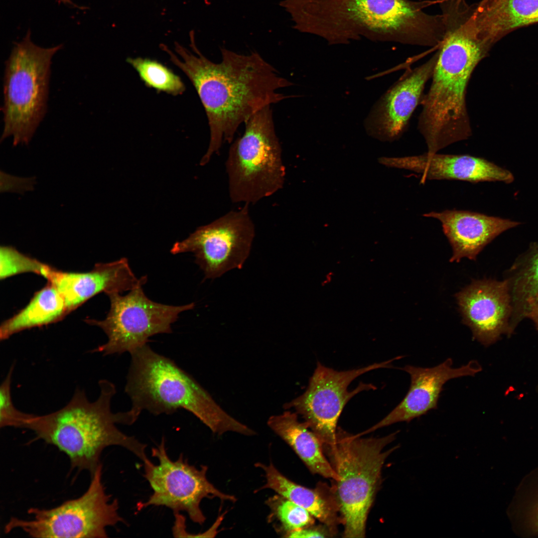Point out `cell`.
Returning <instances> with one entry per match:
<instances>
[{
	"instance_id": "1",
	"label": "cell",
	"mask_w": 538,
	"mask_h": 538,
	"mask_svg": "<svg viewBox=\"0 0 538 538\" xmlns=\"http://www.w3.org/2000/svg\"><path fill=\"white\" fill-rule=\"evenodd\" d=\"M161 48L191 82L205 110L210 141L201 165L224 142H232L239 127L254 114L290 97L278 90L292 83L256 52L242 55L222 48V61L216 63L198 50L196 56L177 43L175 49L180 58L165 45Z\"/></svg>"
},
{
	"instance_id": "2",
	"label": "cell",
	"mask_w": 538,
	"mask_h": 538,
	"mask_svg": "<svg viewBox=\"0 0 538 538\" xmlns=\"http://www.w3.org/2000/svg\"><path fill=\"white\" fill-rule=\"evenodd\" d=\"M440 6L444 34L417 122L429 153L472 135L468 85L476 66L492 48L479 36L473 7L466 0H446Z\"/></svg>"
},
{
	"instance_id": "3",
	"label": "cell",
	"mask_w": 538,
	"mask_h": 538,
	"mask_svg": "<svg viewBox=\"0 0 538 538\" xmlns=\"http://www.w3.org/2000/svg\"><path fill=\"white\" fill-rule=\"evenodd\" d=\"M432 1L410 0H283L293 28L329 45L362 37L376 42L435 47L443 33L440 14L423 9Z\"/></svg>"
},
{
	"instance_id": "4",
	"label": "cell",
	"mask_w": 538,
	"mask_h": 538,
	"mask_svg": "<svg viewBox=\"0 0 538 538\" xmlns=\"http://www.w3.org/2000/svg\"><path fill=\"white\" fill-rule=\"evenodd\" d=\"M99 385L100 393L95 401L90 402L84 391L77 389L65 406L47 414H32L23 427L32 430L36 438L64 453L71 467L87 470L91 475L101 464L102 452L109 446L122 447L142 462L149 459L146 445L116 426L134 422L127 411L114 413L111 410V401L116 393L114 384L101 380Z\"/></svg>"
},
{
	"instance_id": "5",
	"label": "cell",
	"mask_w": 538,
	"mask_h": 538,
	"mask_svg": "<svg viewBox=\"0 0 538 538\" xmlns=\"http://www.w3.org/2000/svg\"><path fill=\"white\" fill-rule=\"evenodd\" d=\"M130 353L131 361L125 391L132 402L128 411L135 422L143 410L157 415L172 414L182 408L194 415L214 433L255 434L224 410L172 359L155 352L147 344Z\"/></svg>"
},
{
	"instance_id": "6",
	"label": "cell",
	"mask_w": 538,
	"mask_h": 538,
	"mask_svg": "<svg viewBox=\"0 0 538 538\" xmlns=\"http://www.w3.org/2000/svg\"><path fill=\"white\" fill-rule=\"evenodd\" d=\"M399 431L382 437L362 438L337 428L334 443L323 446L339 476L336 493L344 525V537L364 538L368 515L381 479L383 466L398 445L385 449Z\"/></svg>"
},
{
	"instance_id": "7",
	"label": "cell",
	"mask_w": 538,
	"mask_h": 538,
	"mask_svg": "<svg viewBox=\"0 0 538 538\" xmlns=\"http://www.w3.org/2000/svg\"><path fill=\"white\" fill-rule=\"evenodd\" d=\"M62 47L38 46L30 29L14 44L5 62L1 141L11 136L16 146L31 140L47 111L52 59Z\"/></svg>"
},
{
	"instance_id": "8",
	"label": "cell",
	"mask_w": 538,
	"mask_h": 538,
	"mask_svg": "<svg viewBox=\"0 0 538 538\" xmlns=\"http://www.w3.org/2000/svg\"><path fill=\"white\" fill-rule=\"evenodd\" d=\"M245 124L244 134L230 147L225 168L231 201L250 205L282 189L286 172L270 105Z\"/></svg>"
},
{
	"instance_id": "9",
	"label": "cell",
	"mask_w": 538,
	"mask_h": 538,
	"mask_svg": "<svg viewBox=\"0 0 538 538\" xmlns=\"http://www.w3.org/2000/svg\"><path fill=\"white\" fill-rule=\"evenodd\" d=\"M119 509L118 500L106 492L101 464L81 496L51 509L31 507L30 519L12 517L4 531L20 530L32 538H107L108 527L125 523Z\"/></svg>"
},
{
	"instance_id": "10",
	"label": "cell",
	"mask_w": 538,
	"mask_h": 538,
	"mask_svg": "<svg viewBox=\"0 0 538 538\" xmlns=\"http://www.w3.org/2000/svg\"><path fill=\"white\" fill-rule=\"evenodd\" d=\"M108 296L110 309L107 317L103 320H87L107 336V342L92 351L104 356L130 353L147 344L153 335L171 333V325L179 314L195 307L193 302L175 306L153 301L146 296L142 285L124 296L118 293Z\"/></svg>"
},
{
	"instance_id": "11",
	"label": "cell",
	"mask_w": 538,
	"mask_h": 538,
	"mask_svg": "<svg viewBox=\"0 0 538 538\" xmlns=\"http://www.w3.org/2000/svg\"><path fill=\"white\" fill-rule=\"evenodd\" d=\"M151 455L158 460L154 464L149 459L143 462V477L148 482L152 493L144 502L137 504L138 511L151 506H164L173 513L186 512L194 523L203 524L206 517L200 508L204 498L215 497L222 501L235 502L233 495L221 492L207 479L208 467L198 469L190 465L181 454L176 460L169 457L164 437L151 449Z\"/></svg>"
},
{
	"instance_id": "12",
	"label": "cell",
	"mask_w": 538,
	"mask_h": 538,
	"mask_svg": "<svg viewBox=\"0 0 538 538\" xmlns=\"http://www.w3.org/2000/svg\"><path fill=\"white\" fill-rule=\"evenodd\" d=\"M249 204L232 210L201 226L170 250L176 255L192 253L204 279H215L233 269H240L248 258L255 236Z\"/></svg>"
},
{
	"instance_id": "13",
	"label": "cell",
	"mask_w": 538,
	"mask_h": 538,
	"mask_svg": "<svg viewBox=\"0 0 538 538\" xmlns=\"http://www.w3.org/2000/svg\"><path fill=\"white\" fill-rule=\"evenodd\" d=\"M395 358L363 368L338 371L317 362L305 391L300 396L285 403V409H293L300 414L309 427L319 437L324 446L332 445L336 439L337 424L348 401L357 394L375 390L372 384L361 382L354 390L348 387L356 378L370 371L391 368Z\"/></svg>"
},
{
	"instance_id": "14",
	"label": "cell",
	"mask_w": 538,
	"mask_h": 538,
	"mask_svg": "<svg viewBox=\"0 0 538 538\" xmlns=\"http://www.w3.org/2000/svg\"><path fill=\"white\" fill-rule=\"evenodd\" d=\"M437 58L436 51L424 63L407 69L383 94L365 120V128L369 135L389 142L403 135L412 114L420 105Z\"/></svg>"
},
{
	"instance_id": "15",
	"label": "cell",
	"mask_w": 538,
	"mask_h": 538,
	"mask_svg": "<svg viewBox=\"0 0 538 538\" xmlns=\"http://www.w3.org/2000/svg\"><path fill=\"white\" fill-rule=\"evenodd\" d=\"M463 323L473 338L485 346L510 333L512 312L506 281L485 279L473 281L456 294Z\"/></svg>"
},
{
	"instance_id": "16",
	"label": "cell",
	"mask_w": 538,
	"mask_h": 538,
	"mask_svg": "<svg viewBox=\"0 0 538 538\" xmlns=\"http://www.w3.org/2000/svg\"><path fill=\"white\" fill-rule=\"evenodd\" d=\"M453 361L448 358L431 368L406 365L400 369L407 373L410 379L409 389L400 404L376 424L357 435H363L392 424L412 419L437 408V403L444 385L449 380L464 376H474L482 370L475 360L459 368L452 367Z\"/></svg>"
},
{
	"instance_id": "17",
	"label": "cell",
	"mask_w": 538,
	"mask_h": 538,
	"mask_svg": "<svg viewBox=\"0 0 538 538\" xmlns=\"http://www.w3.org/2000/svg\"><path fill=\"white\" fill-rule=\"evenodd\" d=\"M41 275L58 290L69 312L99 293L121 294L143 285L147 281L146 276L136 277L125 258L97 264L92 270L85 272L63 271L45 265Z\"/></svg>"
},
{
	"instance_id": "18",
	"label": "cell",
	"mask_w": 538,
	"mask_h": 538,
	"mask_svg": "<svg viewBox=\"0 0 538 538\" xmlns=\"http://www.w3.org/2000/svg\"><path fill=\"white\" fill-rule=\"evenodd\" d=\"M378 162L387 167L419 173L426 180H457L477 183L514 179L508 170L482 157L468 154H444L427 152L421 155L399 157H381Z\"/></svg>"
},
{
	"instance_id": "19",
	"label": "cell",
	"mask_w": 538,
	"mask_h": 538,
	"mask_svg": "<svg viewBox=\"0 0 538 538\" xmlns=\"http://www.w3.org/2000/svg\"><path fill=\"white\" fill-rule=\"evenodd\" d=\"M439 220L452 249L451 262L475 260L483 248L504 232L520 223L465 210H446L423 214Z\"/></svg>"
},
{
	"instance_id": "20",
	"label": "cell",
	"mask_w": 538,
	"mask_h": 538,
	"mask_svg": "<svg viewBox=\"0 0 538 538\" xmlns=\"http://www.w3.org/2000/svg\"><path fill=\"white\" fill-rule=\"evenodd\" d=\"M473 5L478 35L491 47L513 31L538 23V0H480Z\"/></svg>"
},
{
	"instance_id": "21",
	"label": "cell",
	"mask_w": 538,
	"mask_h": 538,
	"mask_svg": "<svg viewBox=\"0 0 538 538\" xmlns=\"http://www.w3.org/2000/svg\"><path fill=\"white\" fill-rule=\"evenodd\" d=\"M286 410L270 416L269 427L293 449L311 472L338 481L339 475L324 456L321 440L305 421L298 420L296 412Z\"/></svg>"
},
{
	"instance_id": "22",
	"label": "cell",
	"mask_w": 538,
	"mask_h": 538,
	"mask_svg": "<svg viewBox=\"0 0 538 538\" xmlns=\"http://www.w3.org/2000/svg\"><path fill=\"white\" fill-rule=\"evenodd\" d=\"M265 473L266 484L259 490L271 489L278 494L288 499L307 510L315 518L334 530L338 521L337 512L338 502L323 491L310 489L298 485L282 475L270 463L266 465L255 464Z\"/></svg>"
},
{
	"instance_id": "23",
	"label": "cell",
	"mask_w": 538,
	"mask_h": 538,
	"mask_svg": "<svg viewBox=\"0 0 538 538\" xmlns=\"http://www.w3.org/2000/svg\"><path fill=\"white\" fill-rule=\"evenodd\" d=\"M504 279L510 294L512 312L510 320L512 334L527 318L530 306L538 299V241L516 259Z\"/></svg>"
},
{
	"instance_id": "24",
	"label": "cell",
	"mask_w": 538,
	"mask_h": 538,
	"mask_svg": "<svg viewBox=\"0 0 538 538\" xmlns=\"http://www.w3.org/2000/svg\"><path fill=\"white\" fill-rule=\"evenodd\" d=\"M68 313L61 294L54 286L48 282L35 293L25 307L1 324L0 340L7 339L26 329L57 322Z\"/></svg>"
},
{
	"instance_id": "25",
	"label": "cell",
	"mask_w": 538,
	"mask_h": 538,
	"mask_svg": "<svg viewBox=\"0 0 538 538\" xmlns=\"http://www.w3.org/2000/svg\"><path fill=\"white\" fill-rule=\"evenodd\" d=\"M507 513L512 529L518 536L538 537V466L522 479Z\"/></svg>"
},
{
	"instance_id": "26",
	"label": "cell",
	"mask_w": 538,
	"mask_h": 538,
	"mask_svg": "<svg viewBox=\"0 0 538 538\" xmlns=\"http://www.w3.org/2000/svg\"><path fill=\"white\" fill-rule=\"evenodd\" d=\"M127 61L147 87L172 95L182 94L185 91L180 78L157 61L137 57L128 58Z\"/></svg>"
},
{
	"instance_id": "27",
	"label": "cell",
	"mask_w": 538,
	"mask_h": 538,
	"mask_svg": "<svg viewBox=\"0 0 538 538\" xmlns=\"http://www.w3.org/2000/svg\"><path fill=\"white\" fill-rule=\"evenodd\" d=\"M267 503L286 535L314 524V517L307 510L279 494L269 498Z\"/></svg>"
},
{
	"instance_id": "28",
	"label": "cell",
	"mask_w": 538,
	"mask_h": 538,
	"mask_svg": "<svg viewBox=\"0 0 538 538\" xmlns=\"http://www.w3.org/2000/svg\"><path fill=\"white\" fill-rule=\"evenodd\" d=\"M0 264L1 279L24 272H33L40 275L45 265L10 246L0 247Z\"/></svg>"
},
{
	"instance_id": "29",
	"label": "cell",
	"mask_w": 538,
	"mask_h": 538,
	"mask_svg": "<svg viewBox=\"0 0 538 538\" xmlns=\"http://www.w3.org/2000/svg\"><path fill=\"white\" fill-rule=\"evenodd\" d=\"M13 363L2 382L0 388V426L23 428L25 421L32 414L18 410L14 405L11 396L10 386Z\"/></svg>"
},
{
	"instance_id": "30",
	"label": "cell",
	"mask_w": 538,
	"mask_h": 538,
	"mask_svg": "<svg viewBox=\"0 0 538 538\" xmlns=\"http://www.w3.org/2000/svg\"><path fill=\"white\" fill-rule=\"evenodd\" d=\"M36 183L34 177L23 178L0 171V192H14L23 194L33 190Z\"/></svg>"
},
{
	"instance_id": "31",
	"label": "cell",
	"mask_w": 538,
	"mask_h": 538,
	"mask_svg": "<svg viewBox=\"0 0 538 538\" xmlns=\"http://www.w3.org/2000/svg\"><path fill=\"white\" fill-rule=\"evenodd\" d=\"M285 537L288 538H324L325 534L320 531L304 528L291 532L287 534Z\"/></svg>"
},
{
	"instance_id": "32",
	"label": "cell",
	"mask_w": 538,
	"mask_h": 538,
	"mask_svg": "<svg viewBox=\"0 0 538 538\" xmlns=\"http://www.w3.org/2000/svg\"><path fill=\"white\" fill-rule=\"evenodd\" d=\"M527 318L531 319L538 330V299L535 301L530 307Z\"/></svg>"
},
{
	"instance_id": "33",
	"label": "cell",
	"mask_w": 538,
	"mask_h": 538,
	"mask_svg": "<svg viewBox=\"0 0 538 538\" xmlns=\"http://www.w3.org/2000/svg\"><path fill=\"white\" fill-rule=\"evenodd\" d=\"M59 0L60 2L64 3V4L70 5H71V6L74 7L78 8H79L80 9H85V8H87V7L85 8L84 7H82V6H79V5H77L74 2H73L72 0Z\"/></svg>"
}]
</instances>
